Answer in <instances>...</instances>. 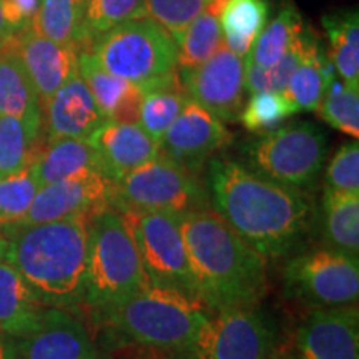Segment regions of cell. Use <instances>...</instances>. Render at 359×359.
<instances>
[{
  "label": "cell",
  "instance_id": "cell-33",
  "mask_svg": "<svg viewBox=\"0 0 359 359\" xmlns=\"http://www.w3.org/2000/svg\"><path fill=\"white\" fill-rule=\"evenodd\" d=\"M313 32L314 30L311 27L304 25L302 35L294 40L288 52L269 69H259V67L245 64V88L250 93L285 92L291 74H293L299 62L303 60L304 53H306Z\"/></svg>",
  "mask_w": 359,
  "mask_h": 359
},
{
  "label": "cell",
  "instance_id": "cell-28",
  "mask_svg": "<svg viewBox=\"0 0 359 359\" xmlns=\"http://www.w3.org/2000/svg\"><path fill=\"white\" fill-rule=\"evenodd\" d=\"M42 123L0 115V178L29 168L40 143Z\"/></svg>",
  "mask_w": 359,
  "mask_h": 359
},
{
  "label": "cell",
  "instance_id": "cell-1",
  "mask_svg": "<svg viewBox=\"0 0 359 359\" xmlns=\"http://www.w3.org/2000/svg\"><path fill=\"white\" fill-rule=\"evenodd\" d=\"M208 193L215 212L264 259H281L299 250L311 226L313 208L306 193L238 161H210Z\"/></svg>",
  "mask_w": 359,
  "mask_h": 359
},
{
  "label": "cell",
  "instance_id": "cell-34",
  "mask_svg": "<svg viewBox=\"0 0 359 359\" xmlns=\"http://www.w3.org/2000/svg\"><path fill=\"white\" fill-rule=\"evenodd\" d=\"M321 120L338 132L358 140L359 137V88L348 87L339 77L330 80L325 97L314 110Z\"/></svg>",
  "mask_w": 359,
  "mask_h": 359
},
{
  "label": "cell",
  "instance_id": "cell-41",
  "mask_svg": "<svg viewBox=\"0 0 359 359\" xmlns=\"http://www.w3.org/2000/svg\"><path fill=\"white\" fill-rule=\"evenodd\" d=\"M0 359H13L12 338L0 334Z\"/></svg>",
  "mask_w": 359,
  "mask_h": 359
},
{
  "label": "cell",
  "instance_id": "cell-43",
  "mask_svg": "<svg viewBox=\"0 0 359 359\" xmlns=\"http://www.w3.org/2000/svg\"><path fill=\"white\" fill-rule=\"evenodd\" d=\"M8 35H12V32L8 30V27L6 25V22H4V19H2V12H0V42H2V40H6Z\"/></svg>",
  "mask_w": 359,
  "mask_h": 359
},
{
  "label": "cell",
  "instance_id": "cell-40",
  "mask_svg": "<svg viewBox=\"0 0 359 359\" xmlns=\"http://www.w3.org/2000/svg\"><path fill=\"white\" fill-rule=\"evenodd\" d=\"M42 0H0V12L12 34L32 24Z\"/></svg>",
  "mask_w": 359,
  "mask_h": 359
},
{
  "label": "cell",
  "instance_id": "cell-22",
  "mask_svg": "<svg viewBox=\"0 0 359 359\" xmlns=\"http://www.w3.org/2000/svg\"><path fill=\"white\" fill-rule=\"evenodd\" d=\"M0 115L42 123V105L17 53L13 34L0 42Z\"/></svg>",
  "mask_w": 359,
  "mask_h": 359
},
{
  "label": "cell",
  "instance_id": "cell-20",
  "mask_svg": "<svg viewBox=\"0 0 359 359\" xmlns=\"http://www.w3.org/2000/svg\"><path fill=\"white\" fill-rule=\"evenodd\" d=\"M79 75L87 83L107 122L138 123L145 90L109 74L90 52L80 53Z\"/></svg>",
  "mask_w": 359,
  "mask_h": 359
},
{
  "label": "cell",
  "instance_id": "cell-42",
  "mask_svg": "<svg viewBox=\"0 0 359 359\" xmlns=\"http://www.w3.org/2000/svg\"><path fill=\"white\" fill-rule=\"evenodd\" d=\"M228 2H230V0H210L208 7H206V12L213 13L215 17H219V13H222V11Z\"/></svg>",
  "mask_w": 359,
  "mask_h": 359
},
{
  "label": "cell",
  "instance_id": "cell-17",
  "mask_svg": "<svg viewBox=\"0 0 359 359\" xmlns=\"http://www.w3.org/2000/svg\"><path fill=\"white\" fill-rule=\"evenodd\" d=\"M22 65L37 92L40 105L57 90L79 75L80 52L74 45H62L35 34L25 27L13 34Z\"/></svg>",
  "mask_w": 359,
  "mask_h": 359
},
{
  "label": "cell",
  "instance_id": "cell-36",
  "mask_svg": "<svg viewBox=\"0 0 359 359\" xmlns=\"http://www.w3.org/2000/svg\"><path fill=\"white\" fill-rule=\"evenodd\" d=\"M145 0H90L83 11L82 35L88 52L98 37L123 22L138 19Z\"/></svg>",
  "mask_w": 359,
  "mask_h": 359
},
{
  "label": "cell",
  "instance_id": "cell-30",
  "mask_svg": "<svg viewBox=\"0 0 359 359\" xmlns=\"http://www.w3.org/2000/svg\"><path fill=\"white\" fill-rule=\"evenodd\" d=\"M82 19L83 13L75 0H42L30 27L52 42L74 45L80 53H85L88 48L83 42Z\"/></svg>",
  "mask_w": 359,
  "mask_h": 359
},
{
  "label": "cell",
  "instance_id": "cell-37",
  "mask_svg": "<svg viewBox=\"0 0 359 359\" xmlns=\"http://www.w3.org/2000/svg\"><path fill=\"white\" fill-rule=\"evenodd\" d=\"M40 190L29 168L0 178V226L19 223Z\"/></svg>",
  "mask_w": 359,
  "mask_h": 359
},
{
  "label": "cell",
  "instance_id": "cell-32",
  "mask_svg": "<svg viewBox=\"0 0 359 359\" xmlns=\"http://www.w3.org/2000/svg\"><path fill=\"white\" fill-rule=\"evenodd\" d=\"M190 100L182 87V82L148 90L143 95L138 115V125L154 138L155 142H161L167 130L182 114L183 107Z\"/></svg>",
  "mask_w": 359,
  "mask_h": 359
},
{
  "label": "cell",
  "instance_id": "cell-6",
  "mask_svg": "<svg viewBox=\"0 0 359 359\" xmlns=\"http://www.w3.org/2000/svg\"><path fill=\"white\" fill-rule=\"evenodd\" d=\"M102 69L145 90L180 83L177 43L154 20L138 17L114 27L90 47Z\"/></svg>",
  "mask_w": 359,
  "mask_h": 359
},
{
  "label": "cell",
  "instance_id": "cell-18",
  "mask_svg": "<svg viewBox=\"0 0 359 359\" xmlns=\"http://www.w3.org/2000/svg\"><path fill=\"white\" fill-rule=\"evenodd\" d=\"M88 143L95 150L100 172L110 182L160 155V143L138 123L105 122L90 135Z\"/></svg>",
  "mask_w": 359,
  "mask_h": 359
},
{
  "label": "cell",
  "instance_id": "cell-4",
  "mask_svg": "<svg viewBox=\"0 0 359 359\" xmlns=\"http://www.w3.org/2000/svg\"><path fill=\"white\" fill-rule=\"evenodd\" d=\"M212 314L200 299L148 285L97 314L95 321L120 343L151 351L187 354Z\"/></svg>",
  "mask_w": 359,
  "mask_h": 359
},
{
  "label": "cell",
  "instance_id": "cell-44",
  "mask_svg": "<svg viewBox=\"0 0 359 359\" xmlns=\"http://www.w3.org/2000/svg\"><path fill=\"white\" fill-rule=\"evenodd\" d=\"M75 2H77V6H79V8L80 11H82V13H83V11H85V7L88 6V2L90 0H75Z\"/></svg>",
  "mask_w": 359,
  "mask_h": 359
},
{
  "label": "cell",
  "instance_id": "cell-27",
  "mask_svg": "<svg viewBox=\"0 0 359 359\" xmlns=\"http://www.w3.org/2000/svg\"><path fill=\"white\" fill-rule=\"evenodd\" d=\"M268 11L266 0H230L219 13L223 43L245 60L266 25Z\"/></svg>",
  "mask_w": 359,
  "mask_h": 359
},
{
  "label": "cell",
  "instance_id": "cell-15",
  "mask_svg": "<svg viewBox=\"0 0 359 359\" xmlns=\"http://www.w3.org/2000/svg\"><path fill=\"white\" fill-rule=\"evenodd\" d=\"M110 185V180L100 172H87L40 187L29 212L13 224H37L80 215H95L109 205Z\"/></svg>",
  "mask_w": 359,
  "mask_h": 359
},
{
  "label": "cell",
  "instance_id": "cell-13",
  "mask_svg": "<svg viewBox=\"0 0 359 359\" xmlns=\"http://www.w3.org/2000/svg\"><path fill=\"white\" fill-rule=\"evenodd\" d=\"M231 142L233 135L222 120L196 102L188 100L182 114L161 138L160 154L196 173L206 158Z\"/></svg>",
  "mask_w": 359,
  "mask_h": 359
},
{
  "label": "cell",
  "instance_id": "cell-7",
  "mask_svg": "<svg viewBox=\"0 0 359 359\" xmlns=\"http://www.w3.org/2000/svg\"><path fill=\"white\" fill-rule=\"evenodd\" d=\"M210 193L195 172L165 155L111 182L109 205L116 210H142L183 215L210 208Z\"/></svg>",
  "mask_w": 359,
  "mask_h": 359
},
{
  "label": "cell",
  "instance_id": "cell-25",
  "mask_svg": "<svg viewBox=\"0 0 359 359\" xmlns=\"http://www.w3.org/2000/svg\"><path fill=\"white\" fill-rule=\"evenodd\" d=\"M321 226L326 248L358 258L359 193L325 190L321 200Z\"/></svg>",
  "mask_w": 359,
  "mask_h": 359
},
{
  "label": "cell",
  "instance_id": "cell-19",
  "mask_svg": "<svg viewBox=\"0 0 359 359\" xmlns=\"http://www.w3.org/2000/svg\"><path fill=\"white\" fill-rule=\"evenodd\" d=\"M105 122V116L80 75L69 80L42 105V125H45L47 140H88L90 135Z\"/></svg>",
  "mask_w": 359,
  "mask_h": 359
},
{
  "label": "cell",
  "instance_id": "cell-12",
  "mask_svg": "<svg viewBox=\"0 0 359 359\" xmlns=\"http://www.w3.org/2000/svg\"><path fill=\"white\" fill-rule=\"evenodd\" d=\"M188 98L222 122H238L245 105V60L222 42L218 50L196 69L182 72Z\"/></svg>",
  "mask_w": 359,
  "mask_h": 359
},
{
  "label": "cell",
  "instance_id": "cell-38",
  "mask_svg": "<svg viewBox=\"0 0 359 359\" xmlns=\"http://www.w3.org/2000/svg\"><path fill=\"white\" fill-rule=\"evenodd\" d=\"M208 4L210 0H145L140 17L154 20L177 39L206 11Z\"/></svg>",
  "mask_w": 359,
  "mask_h": 359
},
{
  "label": "cell",
  "instance_id": "cell-16",
  "mask_svg": "<svg viewBox=\"0 0 359 359\" xmlns=\"http://www.w3.org/2000/svg\"><path fill=\"white\" fill-rule=\"evenodd\" d=\"M298 359H359L356 306L314 308L294 336Z\"/></svg>",
  "mask_w": 359,
  "mask_h": 359
},
{
  "label": "cell",
  "instance_id": "cell-24",
  "mask_svg": "<svg viewBox=\"0 0 359 359\" xmlns=\"http://www.w3.org/2000/svg\"><path fill=\"white\" fill-rule=\"evenodd\" d=\"M338 77L327 52L323 48L320 35L313 32L306 53L296 67L285 88V95L298 107L299 111H314L325 97L326 85Z\"/></svg>",
  "mask_w": 359,
  "mask_h": 359
},
{
  "label": "cell",
  "instance_id": "cell-29",
  "mask_svg": "<svg viewBox=\"0 0 359 359\" xmlns=\"http://www.w3.org/2000/svg\"><path fill=\"white\" fill-rule=\"evenodd\" d=\"M303 29L304 24L299 12L291 4H286L275 19L264 25L257 42L251 47L250 55L246 57V64L259 69L273 67L288 52L294 40L302 35Z\"/></svg>",
  "mask_w": 359,
  "mask_h": 359
},
{
  "label": "cell",
  "instance_id": "cell-5",
  "mask_svg": "<svg viewBox=\"0 0 359 359\" xmlns=\"http://www.w3.org/2000/svg\"><path fill=\"white\" fill-rule=\"evenodd\" d=\"M148 285L122 215L111 205H105L93 215L88 226L83 304L97 316Z\"/></svg>",
  "mask_w": 359,
  "mask_h": 359
},
{
  "label": "cell",
  "instance_id": "cell-23",
  "mask_svg": "<svg viewBox=\"0 0 359 359\" xmlns=\"http://www.w3.org/2000/svg\"><path fill=\"white\" fill-rule=\"evenodd\" d=\"M29 170L39 185L45 187L87 172H100V167L95 150L88 140L55 138L47 140L45 145L40 147Z\"/></svg>",
  "mask_w": 359,
  "mask_h": 359
},
{
  "label": "cell",
  "instance_id": "cell-46",
  "mask_svg": "<svg viewBox=\"0 0 359 359\" xmlns=\"http://www.w3.org/2000/svg\"><path fill=\"white\" fill-rule=\"evenodd\" d=\"M2 243H4V231L2 228H0V248H2Z\"/></svg>",
  "mask_w": 359,
  "mask_h": 359
},
{
  "label": "cell",
  "instance_id": "cell-8",
  "mask_svg": "<svg viewBox=\"0 0 359 359\" xmlns=\"http://www.w3.org/2000/svg\"><path fill=\"white\" fill-rule=\"evenodd\" d=\"M327 150V138L320 127L311 122H294L250 143L246 158L253 172L304 191L321 175Z\"/></svg>",
  "mask_w": 359,
  "mask_h": 359
},
{
  "label": "cell",
  "instance_id": "cell-3",
  "mask_svg": "<svg viewBox=\"0 0 359 359\" xmlns=\"http://www.w3.org/2000/svg\"><path fill=\"white\" fill-rule=\"evenodd\" d=\"M93 215L58 222L0 226V255L45 306L69 309L85 302L88 226Z\"/></svg>",
  "mask_w": 359,
  "mask_h": 359
},
{
  "label": "cell",
  "instance_id": "cell-10",
  "mask_svg": "<svg viewBox=\"0 0 359 359\" xmlns=\"http://www.w3.org/2000/svg\"><path fill=\"white\" fill-rule=\"evenodd\" d=\"M290 294L316 308L354 306L359 296L358 258L331 248L296 255L285 268Z\"/></svg>",
  "mask_w": 359,
  "mask_h": 359
},
{
  "label": "cell",
  "instance_id": "cell-9",
  "mask_svg": "<svg viewBox=\"0 0 359 359\" xmlns=\"http://www.w3.org/2000/svg\"><path fill=\"white\" fill-rule=\"evenodd\" d=\"M118 212L137 246L148 283L196 298L180 215L142 210Z\"/></svg>",
  "mask_w": 359,
  "mask_h": 359
},
{
  "label": "cell",
  "instance_id": "cell-14",
  "mask_svg": "<svg viewBox=\"0 0 359 359\" xmlns=\"http://www.w3.org/2000/svg\"><path fill=\"white\" fill-rule=\"evenodd\" d=\"M12 346L13 359H100L83 323L58 308H45L39 325Z\"/></svg>",
  "mask_w": 359,
  "mask_h": 359
},
{
  "label": "cell",
  "instance_id": "cell-45",
  "mask_svg": "<svg viewBox=\"0 0 359 359\" xmlns=\"http://www.w3.org/2000/svg\"><path fill=\"white\" fill-rule=\"evenodd\" d=\"M266 359H291V358H286V356H276V354H271V356L266 358Z\"/></svg>",
  "mask_w": 359,
  "mask_h": 359
},
{
  "label": "cell",
  "instance_id": "cell-35",
  "mask_svg": "<svg viewBox=\"0 0 359 359\" xmlns=\"http://www.w3.org/2000/svg\"><path fill=\"white\" fill-rule=\"evenodd\" d=\"M299 109L283 92H257L243 107L238 122L251 133L264 135L298 114Z\"/></svg>",
  "mask_w": 359,
  "mask_h": 359
},
{
  "label": "cell",
  "instance_id": "cell-2",
  "mask_svg": "<svg viewBox=\"0 0 359 359\" xmlns=\"http://www.w3.org/2000/svg\"><path fill=\"white\" fill-rule=\"evenodd\" d=\"M195 294L212 313L257 306L266 293V259L212 208L180 215Z\"/></svg>",
  "mask_w": 359,
  "mask_h": 359
},
{
  "label": "cell",
  "instance_id": "cell-39",
  "mask_svg": "<svg viewBox=\"0 0 359 359\" xmlns=\"http://www.w3.org/2000/svg\"><path fill=\"white\" fill-rule=\"evenodd\" d=\"M325 190L359 193V145L358 140L341 145L330 160L325 175Z\"/></svg>",
  "mask_w": 359,
  "mask_h": 359
},
{
  "label": "cell",
  "instance_id": "cell-11",
  "mask_svg": "<svg viewBox=\"0 0 359 359\" xmlns=\"http://www.w3.org/2000/svg\"><path fill=\"white\" fill-rule=\"evenodd\" d=\"M271 320L257 306L213 313L200 327L190 359H266L275 351Z\"/></svg>",
  "mask_w": 359,
  "mask_h": 359
},
{
  "label": "cell",
  "instance_id": "cell-31",
  "mask_svg": "<svg viewBox=\"0 0 359 359\" xmlns=\"http://www.w3.org/2000/svg\"><path fill=\"white\" fill-rule=\"evenodd\" d=\"M173 40L177 43L178 72L196 69L205 64L223 42L218 17L205 11Z\"/></svg>",
  "mask_w": 359,
  "mask_h": 359
},
{
  "label": "cell",
  "instance_id": "cell-21",
  "mask_svg": "<svg viewBox=\"0 0 359 359\" xmlns=\"http://www.w3.org/2000/svg\"><path fill=\"white\" fill-rule=\"evenodd\" d=\"M45 304L0 255V334L20 338L39 325Z\"/></svg>",
  "mask_w": 359,
  "mask_h": 359
},
{
  "label": "cell",
  "instance_id": "cell-26",
  "mask_svg": "<svg viewBox=\"0 0 359 359\" xmlns=\"http://www.w3.org/2000/svg\"><path fill=\"white\" fill-rule=\"evenodd\" d=\"M326 30L327 57L341 82L359 88V15L358 11H343L323 17Z\"/></svg>",
  "mask_w": 359,
  "mask_h": 359
}]
</instances>
